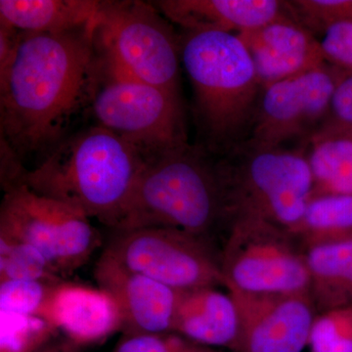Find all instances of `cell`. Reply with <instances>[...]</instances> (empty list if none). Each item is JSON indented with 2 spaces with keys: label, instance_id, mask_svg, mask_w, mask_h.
Returning a JSON list of instances; mask_svg holds the SVG:
<instances>
[{
  "label": "cell",
  "instance_id": "cell-1",
  "mask_svg": "<svg viewBox=\"0 0 352 352\" xmlns=\"http://www.w3.org/2000/svg\"><path fill=\"white\" fill-rule=\"evenodd\" d=\"M96 24L64 34L23 32L0 80L1 143L19 159L50 151L76 113L90 105L98 73Z\"/></svg>",
  "mask_w": 352,
  "mask_h": 352
},
{
  "label": "cell",
  "instance_id": "cell-2",
  "mask_svg": "<svg viewBox=\"0 0 352 352\" xmlns=\"http://www.w3.org/2000/svg\"><path fill=\"white\" fill-rule=\"evenodd\" d=\"M147 227L177 229L214 243L230 227L217 161L189 143L146 159L113 231Z\"/></svg>",
  "mask_w": 352,
  "mask_h": 352
},
{
  "label": "cell",
  "instance_id": "cell-3",
  "mask_svg": "<svg viewBox=\"0 0 352 352\" xmlns=\"http://www.w3.org/2000/svg\"><path fill=\"white\" fill-rule=\"evenodd\" d=\"M146 157L104 127H88L60 141L17 185L62 201L112 228L126 207Z\"/></svg>",
  "mask_w": 352,
  "mask_h": 352
},
{
  "label": "cell",
  "instance_id": "cell-4",
  "mask_svg": "<svg viewBox=\"0 0 352 352\" xmlns=\"http://www.w3.org/2000/svg\"><path fill=\"white\" fill-rule=\"evenodd\" d=\"M180 56L193 87L204 148L224 156L252 129L263 90L251 55L237 34L186 32Z\"/></svg>",
  "mask_w": 352,
  "mask_h": 352
},
{
  "label": "cell",
  "instance_id": "cell-5",
  "mask_svg": "<svg viewBox=\"0 0 352 352\" xmlns=\"http://www.w3.org/2000/svg\"><path fill=\"white\" fill-rule=\"evenodd\" d=\"M217 163L230 226L252 217L293 233L314 192L307 156L244 140Z\"/></svg>",
  "mask_w": 352,
  "mask_h": 352
},
{
  "label": "cell",
  "instance_id": "cell-6",
  "mask_svg": "<svg viewBox=\"0 0 352 352\" xmlns=\"http://www.w3.org/2000/svg\"><path fill=\"white\" fill-rule=\"evenodd\" d=\"M154 4L101 1L95 30L99 61L179 95L180 41Z\"/></svg>",
  "mask_w": 352,
  "mask_h": 352
},
{
  "label": "cell",
  "instance_id": "cell-7",
  "mask_svg": "<svg viewBox=\"0 0 352 352\" xmlns=\"http://www.w3.org/2000/svg\"><path fill=\"white\" fill-rule=\"evenodd\" d=\"M90 107L97 126L134 146L146 159L188 143L179 95L131 78L99 60Z\"/></svg>",
  "mask_w": 352,
  "mask_h": 352
},
{
  "label": "cell",
  "instance_id": "cell-8",
  "mask_svg": "<svg viewBox=\"0 0 352 352\" xmlns=\"http://www.w3.org/2000/svg\"><path fill=\"white\" fill-rule=\"evenodd\" d=\"M224 286L248 295L309 294L305 251L284 229L252 217L234 219L220 251Z\"/></svg>",
  "mask_w": 352,
  "mask_h": 352
},
{
  "label": "cell",
  "instance_id": "cell-9",
  "mask_svg": "<svg viewBox=\"0 0 352 352\" xmlns=\"http://www.w3.org/2000/svg\"><path fill=\"white\" fill-rule=\"evenodd\" d=\"M0 237L34 245L63 278L87 263L101 237L80 210L19 184L6 190Z\"/></svg>",
  "mask_w": 352,
  "mask_h": 352
},
{
  "label": "cell",
  "instance_id": "cell-10",
  "mask_svg": "<svg viewBox=\"0 0 352 352\" xmlns=\"http://www.w3.org/2000/svg\"><path fill=\"white\" fill-rule=\"evenodd\" d=\"M101 256L178 292L224 286L214 243L164 227L113 231Z\"/></svg>",
  "mask_w": 352,
  "mask_h": 352
},
{
  "label": "cell",
  "instance_id": "cell-11",
  "mask_svg": "<svg viewBox=\"0 0 352 352\" xmlns=\"http://www.w3.org/2000/svg\"><path fill=\"white\" fill-rule=\"evenodd\" d=\"M349 72L326 62L263 88L251 129L252 144L284 147L314 136L327 117L336 88Z\"/></svg>",
  "mask_w": 352,
  "mask_h": 352
},
{
  "label": "cell",
  "instance_id": "cell-12",
  "mask_svg": "<svg viewBox=\"0 0 352 352\" xmlns=\"http://www.w3.org/2000/svg\"><path fill=\"white\" fill-rule=\"evenodd\" d=\"M228 292L240 312V338L235 352H302L308 346L318 314L309 294L248 295Z\"/></svg>",
  "mask_w": 352,
  "mask_h": 352
},
{
  "label": "cell",
  "instance_id": "cell-13",
  "mask_svg": "<svg viewBox=\"0 0 352 352\" xmlns=\"http://www.w3.org/2000/svg\"><path fill=\"white\" fill-rule=\"evenodd\" d=\"M94 277L119 305L124 335L171 333L180 292L102 256Z\"/></svg>",
  "mask_w": 352,
  "mask_h": 352
},
{
  "label": "cell",
  "instance_id": "cell-14",
  "mask_svg": "<svg viewBox=\"0 0 352 352\" xmlns=\"http://www.w3.org/2000/svg\"><path fill=\"white\" fill-rule=\"evenodd\" d=\"M38 316L78 347L122 331L119 305L107 291L64 280L52 285Z\"/></svg>",
  "mask_w": 352,
  "mask_h": 352
},
{
  "label": "cell",
  "instance_id": "cell-15",
  "mask_svg": "<svg viewBox=\"0 0 352 352\" xmlns=\"http://www.w3.org/2000/svg\"><path fill=\"white\" fill-rule=\"evenodd\" d=\"M237 36L251 55L261 89L326 63L320 43L292 17Z\"/></svg>",
  "mask_w": 352,
  "mask_h": 352
},
{
  "label": "cell",
  "instance_id": "cell-16",
  "mask_svg": "<svg viewBox=\"0 0 352 352\" xmlns=\"http://www.w3.org/2000/svg\"><path fill=\"white\" fill-rule=\"evenodd\" d=\"M153 4L186 32L239 34L291 17L287 2L277 0H162Z\"/></svg>",
  "mask_w": 352,
  "mask_h": 352
},
{
  "label": "cell",
  "instance_id": "cell-17",
  "mask_svg": "<svg viewBox=\"0 0 352 352\" xmlns=\"http://www.w3.org/2000/svg\"><path fill=\"white\" fill-rule=\"evenodd\" d=\"M240 331L239 308L228 291L206 287L180 292L171 333L200 346L235 352Z\"/></svg>",
  "mask_w": 352,
  "mask_h": 352
},
{
  "label": "cell",
  "instance_id": "cell-18",
  "mask_svg": "<svg viewBox=\"0 0 352 352\" xmlns=\"http://www.w3.org/2000/svg\"><path fill=\"white\" fill-rule=\"evenodd\" d=\"M97 0H1L0 22L27 34H64L95 22Z\"/></svg>",
  "mask_w": 352,
  "mask_h": 352
},
{
  "label": "cell",
  "instance_id": "cell-19",
  "mask_svg": "<svg viewBox=\"0 0 352 352\" xmlns=\"http://www.w3.org/2000/svg\"><path fill=\"white\" fill-rule=\"evenodd\" d=\"M303 251L317 314L352 305V236Z\"/></svg>",
  "mask_w": 352,
  "mask_h": 352
},
{
  "label": "cell",
  "instance_id": "cell-20",
  "mask_svg": "<svg viewBox=\"0 0 352 352\" xmlns=\"http://www.w3.org/2000/svg\"><path fill=\"white\" fill-rule=\"evenodd\" d=\"M307 159L311 170L312 197L352 195V138L315 133Z\"/></svg>",
  "mask_w": 352,
  "mask_h": 352
},
{
  "label": "cell",
  "instance_id": "cell-21",
  "mask_svg": "<svg viewBox=\"0 0 352 352\" xmlns=\"http://www.w3.org/2000/svg\"><path fill=\"white\" fill-rule=\"evenodd\" d=\"M292 235L302 249L352 236V195L310 199L302 220Z\"/></svg>",
  "mask_w": 352,
  "mask_h": 352
},
{
  "label": "cell",
  "instance_id": "cell-22",
  "mask_svg": "<svg viewBox=\"0 0 352 352\" xmlns=\"http://www.w3.org/2000/svg\"><path fill=\"white\" fill-rule=\"evenodd\" d=\"M57 282V276L47 259L34 245L0 237V282L17 281Z\"/></svg>",
  "mask_w": 352,
  "mask_h": 352
},
{
  "label": "cell",
  "instance_id": "cell-23",
  "mask_svg": "<svg viewBox=\"0 0 352 352\" xmlns=\"http://www.w3.org/2000/svg\"><path fill=\"white\" fill-rule=\"evenodd\" d=\"M56 333L36 315L0 312V352H38Z\"/></svg>",
  "mask_w": 352,
  "mask_h": 352
},
{
  "label": "cell",
  "instance_id": "cell-24",
  "mask_svg": "<svg viewBox=\"0 0 352 352\" xmlns=\"http://www.w3.org/2000/svg\"><path fill=\"white\" fill-rule=\"evenodd\" d=\"M308 346L311 352H352V305L317 314Z\"/></svg>",
  "mask_w": 352,
  "mask_h": 352
},
{
  "label": "cell",
  "instance_id": "cell-25",
  "mask_svg": "<svg viewBox=\"0 0 352 352\" xmlns=\"http://www.w3.org/2000/svg\"><path fill=\"white\" fill-rule=\"evenodd\" d=\"M287 6L293 20L311 34L352 21V0H295L287 1Z\"/></svg>",
  "mask_w": 352,
  "mask_h": 352
},
{
  "label": "cell",
  "instance_id": "cell-26",
  "mask_svg": "<svg viewBox=\"0 0 352 352\" xmlns=\"http://www.w3.org/2000/svg\"><path fill=\"white\" fill-rule=\"evenodd\" d=\"M54 283L25 280L0 282V312L38 316Z\"/></svg>",
  "mask_w": 352,
  "mask_h": 352
},
{
  "label": "cell",
  "instance_id": "cell-27",
  "mask_svg": "<svg viewBox=\"0 0 352 352\" xmlns=\"http://www.w3.org/2000/svg\"><path fill=\"white\" fill-rule=\"evenodd\" d=\"M203 346L175 333L124 335L113 352H200Z\"/></svg>",
  "mask_w": 352,
  "mask_h": 352
},
{
  "label": "cell",
  "instance_id": "cell-28",
  "mask_svg": "<svg viewBox=\"0 0 352 352\" xmlns=\"http://www.w3.org/2000/svg\"><path fill=\"white\" fill-rule=\"evenodd\" d=\"M315 133L340 134L352 138V73L336 88L327 117Z\"/></svg>",
  "mask_w": 352,
  "mask_h": 352
},
{
  "label": "cell",
  "instance_id": "cell-29",
  "mask_svg": "<svg viewBox=\"0 0 352 352\" xmlns=\"http://www.w3.org/2000/svg\"><path fill=\"white\" fill-rule=\"evenodd\" d=\"M320 44L326 62L352 73V21L329 27Z\"/></svg>",
  "mask_w": 352,
  "mask_h": 352
},
{
  "label": "cell",
  "instance_id": "cell-30",
  "mask_svg": "<svg viewBox=\"0 0 352 352\" xmlns=\"http://www.w3.org/2000/svg\"><path fill=\"white\" fill-rule=\"evenodd\" d=\"M23 32L0 22V80H4L19 50Z\"/></svg>",
  "mask_w": 352,
  "mask_h": 352
},
{
  "label": "cell",
  "instance_id": "cell-31",
  "mask_svg": "<svg viewBox=\"0 0 352 352\" xmlns=\"http://www.w3.org/2000/svg\"><path fill=\"white\" fill-rule=\"evenodd\" d=\"M38 352H80V347L74 344L73 342H69L68 340H63V342L50 340Z\"/></svg>",
  "mask_w": 352,
  "mask_h": 352
},
{
  "label": "cell",
  "instance_id": "cell-32",
  "mask_svg": "<svg viewBox=\"0 0 352 352\" xmlns=\"http://www.w3.org/2000/svg\"><path fill=\"white\" fill-rule=\"evenodd\" d=\"M200 352H224L219 351V349H212V347L204 346Z\"/></svg>",
  "mask_w": 352,
  "mask_h": 352
}]
</instances>
